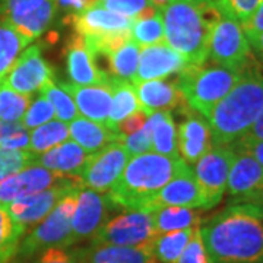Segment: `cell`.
<instances>
[{
	"label": "cell",
	"instance_id": "1",
	"mask_svg": "<svg viewBox=\"0 0 263 263\" xmlns=\"http://www.w3.org/2000/svg\"><path fill=\"white\" fill-rule=\"evenodd\" d=\"M212 263L263 262V209L240 202L199 227Z\"/></svg>",
	"mask_w": 263,
	"mask_h": 263
},
{
	"label": "cell",
	"instance_id": "2",
	"mask_svg": "<svg viewBox=\"0 0 263 263\" xmlns=\"http://www.w3.org/2000/svg\"><path fill=\"white\" fill-rule=\"evenodd\" d=\"M263 110V65L254 57L233 89L206 117L212 146H231L241 139Z\"/></svg>",
	"mask_w": 263,
	"mask_h": 263
},
{
	"label": "cell",
	"instance_id": "3",
	"mask_svg": "<svg viewBox=\"0 0 263 263\" xmlns=\"http://www.w3.org/2000/svg\"><path fill=\"white\" fill-rule=\"evenodd\" d=\"M165 43L187 65L208 62L211 35L221 12L208 0H174L161 9Z\"/></svg>",
	"mask_w": 263,
	"mask_h": 263
},
{
	"label": "cell",
	"instance_id": "4",
	"mask_svg": "<svg viewBox=\"0 0 263 263\" xmlns=\"http://www.w3.org/2000/svg\"><path fill=\"white\" fill-rule=\"evenodd\" d=\"M184 161L155 152L132 157L122 176L108 192V197L122 211L143 209L152 197L173 179Z\"/></svg>",
	"mask_w": 263,
	"mask_h": 263
},
{
	"label": "cell",
	"instance_id": "5",
	"mask_svg": "<svg viewBox=\"0 0 263 263\" xmlns=\"http://www.w3.org/2000/svg\"><path fill=\"white\" fill-rule=\"evenodd\" d=\"M241 78V70L222 66H186L179 73L177 85L189 107L206 119L216 104Z\"/></svg>",
	"mask_w": 263,
	"mask_h": 263
},
{
	"label": "cell",
	"instance_id": "6",
	"mask_svg": "<svg viewBox=\"0 0 263 263\" xmlns=\"http://www.w3.org/2000/svg\"><path fill=\"white\" fill-rule=\"evenodd\" d=\"M81 189H75L62 197L51 212L40 221L24 240H21L18 249L21 257H34L50 247H70L75 245L72 219Z\"/></svg>",
	"mask_w": 263,
	"mask_h": 263
},
{
	"label": "cell",
	"instance_id": "7",
	"mask_svg": "<svg viewBox=\"0 0 263 263\" xmlns=\"http://www.w3.org/2000/svg\"><path fill=\"white\" fill-rule=\"evenodd\" d=\"M254 59L241 24L221 13L211 35L208 60L233 70H243Z\"/></svg>",
	"mask_w": 263,
	"mask_h": 263
},
{
	"label": "cell",
	"instance_id": "8",
	"mask_svg": "<svg viewBox=\"0 0 263 263\" xmlns=\"http://www.w3.org/2000/svg\"><path fill=\"white\" fill-rule=\"evenodd\" d=\"M155 235V226L149 211L126 209L110 218L91 238L89 245L136 247L149 245Z\"/></svg>",
	"mask_w": 263,
	"mask_h": 263
},
{
	"label": "cell",
	"instance_id": "9",
	"mask_svg": "<svg viewBox=\"0 0 263 263\" xmlns=\"http://www.w3.org/2000/svg\"><path fill=\"white\" fill-rule=\"evenodd\" d=\"M56 13V0H0V18L31 43L47 31Z\"/></svg>",
	"mask_w": 263,
	"mask_h": 263
},
{
	"label": "cell",
	"instance_id": "10",
	"mask_svg": "<svg viewBox=\"0 0 263 263\" xmlns=\"http://www.w3.org/2000/svg\"><path fill=\"white\" fill-rule=\"evenodd\" d=\"M235 152L231 146H212L195 164V177L205 199V211L215 208L224 196Z\"/></svg>",
	"mask_w": 263,
	"mask_h": 263
},
{
	"label": "cell",
	"instance_id": "11",
	"mask_svg": "<svg viewBox=\"0 0 263 263\" xmlns=\"http://www.w3.org/2000/svg\"><path fill=\"white\" fill-rule=\"evenodd\" d=\"M51 81H54L53 67L43 56V48L38 44H32L21 53L8 75L0 82L8 85L18 94L34 97Z\"/></svg>",
	"mask_w": 263,
	"mask_h": 263
},
{
	"label": "cell",
	"instance_id": "12",
	"mask_svg": "<svg viewBox=\"0 0 263 263\" xmlns=\"http://www.w3.org/2000/svg\"><path fill=\"white\" fill-rule=\"evenodd\" d=\"M129 160L130 155L122 143L113 142L91 155L89 162L79 174V184L100 193L110 192Z\"/></svg>",
	"mask_w": 263,
	"mask_h": 263
},
{
	"label": "cell",
	"instance_id": "13",
	"mask_svg": "<svg viewBox=\"0 0 263 263\" xmlns=\"http://www.w3.org/2000/svg\"><path fill=\"white\" fill-rule=\"evenodd\" d=\"M70 183H78V181L44 167L31 165L0 181V205L6 206L8 203L21 197L34 195L53 186L70 184Z\"/></svg>",
	"mask_w": 263,
	"mask_h": 263
},
{
	"label": "cell",
	"instance_id": "14",
	"mask_svg": "<svg viewBox=\"0 0 263 263\" xmlns=\"http://www.w3.org/2000/svg\"><path fill=\"white\" fill-rule=\"evenodd\" d=\"M114 208L117 206L111 202L108 195L91 189H81L72 219L75 245L85 238H92L100 231V228L110 219L108 216Z\"/></svg>",
	"mask_w": 263,
	"mask_h": 263
},
{
	"label": "cell",
	"instance_id": "15",
	"mask_svg": "<svg viewBox=\"0 0 263 263\" xmlns=\"http://www.w3.org/2000/svg\"><path fill=\"white\" fill-rule=\"evenodd\" d=\"M162 206L193 208L205 211V199L196 177L189 164H183L179 173L148 202L143 211H154Z\"/></svg>",
	"mask_w": 263,
	"mask_h": 263
},
{
	"label": "cell",
	"instance_id": "16",
	"mask_svg": "<svg viewBox=\"0 0 263 263\" xmlns=\"http://www.w3.org/2000/svg\"><path fill=\"white\" fill-rule=\"evenodd\" d=\"M235 158L227 181V190L235 203H257L263 197V167L245 151H234Z\"/></svg>",
	"mask_w": 263,
	"mask_h": 263
},
{
	"label": "cell",
	"instance_id": "17",
	"mask_svg": "<svg viewBox=\"0 0 263 263\" xmlns=\"http://www.w3.org/2000/svg\"><path fill=\"white\" fill-rule=\"evenodd\" d=\"M177 111L183 117L177 127L180 158L189 165H193L212 148L211 129L206 119L193 111L187 104H183Z\"/></svg>",
	"mask_w": 263,
	"mask_h": 263
},
{
	"label": "cell",
	"instance_id": "18",
	"mask_svg": "<svg viewBox=\"0 0 263 263\" xmlns=\"http://www.w3.org/2000/svg\"><path fill=\"white\" fill-rule=\"evenodd\" d=\"M82 187L78 183L70 184H59L53 187L46 189L43 192H38L29 196L21 197L6 205V211L10 218L25 228L28 226L38 224L51 212V209L56 206V203L65 197L67 193L73 192L75 189Z\"/></svg>",
	"mask_w": 263,
	"mask_h": 263
},
{
	"label": "cell",
	"instance_id": "19",
	"mask_svg": "<svg viewBox=\"0 0 263 263\" xmlns=\"http://www.w3.org/2000/svg\"><path fill=\"white\" fill-rule=\"evenodd\" d=\"M66 24H70L75 34L84 38H98L111 35L123 31H129L132 18L114 13L95 5L84 12L65 16Z\"/></svg>",
	"mask_w": 263,
	"mask_h": 263
},
{
	"label": "cell",
	"instance_id": "20",
	"mask_svg": "<svg viewBox=\"0 0 263 263\" xmlns=\"http://www.w3.org/2000/svg\"><path fill=\"white\" fill-rule=\"evenodd\" d=\"M186 66L187 62L170 47L165 41L155 46L143 47L139 51V65L133 85L145 81L164 79L174 73L179 75L181 70L186 69Z\"/></svg>",
	"mask_w": 263,
	"mask_h": 263
},
{
	"label": "cell",
	"instance_id": "21",
	"mask_svg": "<svg viewBox=\"0 0 263 263\" xmlns=\"http://www.w3.org/2000/svg\"><path fill=\"white\" fill-rule=\"evenodd\" d=\"M66 70L72 84L79 86L110 84V79L95 65L84 38L78 34H73L66 46Z\"/></svg>",
	"mask_w": 263,
	"mask_h": 263
},
{
	"label": "cell",
	"instance_id": "22",
	"mask_svg": "<svg viewBox=\"0 0 263 263\" xmlns=\"http://www.w3.org/2000/svg\"><path fill=\"white\" fill-rule=\"evenodd\" d=\"M65 89L75 101L78 113L85 119L107 126L108 114L113 101V89L108 85L79 86L75 84H63Z\"/></svg>",
	"mask_w": 263,
	"mask_h": 263
},
{
	"label": "cell",
	"instance_id": "23",
	"mask_svg": "<svg viewBox=\"0 0 263 263\" xmlns=\"http://www.w3.org/2000/svg\"><path fill=\"white\" fill-rule=\"evenodd\" d=\"M135 91L141 104V108L151 116L158 111L177 110L186 104L177 81H164L154 79L135 84Z\"/></svg>",
	"mask_w": 263,
	"mask_h": 263
},
{
	"label": "cell",
	"instance_id": "24",
	"mask_svg": "<svg viewBox=\"0 0 263 263\" xmlns=\"http://www.w3.org/2000/svg\"><path fill=\"white\" fill-rule=\"evenodd\" d=\"M91 155L92 154L85 152L76 142L66 141L41 155H35L34 165L60 173L79 183V174L89 162Z\"/></svg>",
	"mask_w": 263,
	"mask_h": 263
},
{
	"label": "cell",
	"instance_id": "25",
	"mask_svg": "<svg viewBox=\"0 0 263 263\" xmlns=\"http://www.w3.org/2000/svg\"><path fill=\"white\" fill-rule=\"evenodd\" d=\"M75 252L79 263H158L149 245L136 247L89 245L78 247Z\"/></svg>",
	"mask_w": 263,
	"mask_h": 263
},
{
	"label": "cell",
	"instance_id": "26",
	"mask_svg": "<svg viewBox=\"0 0 263 263\" xmlns=\"http://www.w3.org/2000/svg\"><path fill=\"white\" fill-rule=\"evenodd\" d=\"M69 136L88 154H95L113 142L122 141V138L105 124L91 122L85 117H78L69 123Z\"/></svg>",
	"mask_w": 263,
	"mask_h": 263
},
{
	"label": "cell",
	"instance_id": "27",
	"mask_svg": "<svg viewBox=\"0 0 263 263\" xmlns=\"http://www.w3.org/2000/svg\"><path fill=\"white\" fill-rule=\"evenodd\" d=\"M152 126V151L168 158H179L177 126L171 111H158L148 117Z\"/></svg>",
	"mask_w": 263,
	"mask_h": 263
},
{
	"label": "cell",
	"instance_id": "28",
	"mask_svg": "<svg viewBox=\"0 0 263 263\" xmlns=\"http://www.w3.org/2000/svg\"><path fill=\"white\" fill-rule=\"evenodd\" d=\"M151 214L155 226V234L196 228L202 224L200 209L193 208L162 206L151 211Z\"/></svg>",
	"mask_w": 263,
	"mask_h": 263
},
{
	"label": "cell",
	"instance_id": "29",
	"mask_svg": "<svg viewBox=\"0 0 263 263\" xmlns=\"http://www.w3.org/2000/svg\"><path fill=\"white\" fill-rule=\"evenodd\" d=\"M130 38L141 48L165 41L161 9L151 6L132 19Z\"/></svg>",
	"mask_w": 263,
	"mask_h": 263
},
{
	"label": "cell",
	"instance_id": "30",
	"mask_svg": "<svg viewBox=\"0 0 263 263\" xmlns=\"http://www.w3.org/2000/svg\"><path fill=\"white\" fill-rule=\"evenodd\" d=\"M110 86L113 89V101L108 114L107 127L113 130L114 127L127 119L133 113L142 110L138 95L135 91V85L132 82L120 81V79H110Z\"/></svg>",
	"mask_w": 263,
	"mask_h": 263
},
{
	"label": "cell",
	"instance_id": "31",
	"mask_svg": "<svg viewBox=\"0 0 263 263\" xmlns=\"http://www.w3.org/2000/svg\"><path fill=\"white\" fill-rule=\"evenodd\" d=\"M199 227L187 228L180 231H171L164 234H157L149 243L154 257L158 263H174L184 252L186 246L192 240Z\"/></svg>",
	"mask_w": 263,
	"mask_h": 263
},
{
	"label": "cell",
	"instance_id": "32",
	"mask_svg": "<svg viewBox=\"0 0 263 263\" xmlns=\"http://www.w3.org/2000/svg\"><path fill=\"white\" fill-rule=\"evenodd\" d=\"M31 44L28 38L21 35L6 21L0 18V81L8 75L21 53Z\"/></svg>",
	"mask_w": 263,
	"mask_h": 263
},
{
	"label": "cell",
	"instance_id": "33",
	"mask_svg": "<svg viewBox=\"0 0 263 263\" xmlns=\"http://www.w3.org/2000/svg\"><path fill=\"white\" fill-rule=\"evenodd\" d=\"M139 51H141V47L132 38H129L117 50L110 53L108 63H110L111 79L114 78V79H120V81L133 84L136 72H138V65H139Z\"/></svg>",
	"mask_w": 263,
	"mask_h": 263
},
{
	"label": "cell",
	"instance_id": "34",
	"mask_svg": "<svg viewBox=\"0 0 263 263\" xmlns=\"http://www.w3.org/2000/svg\"><path fill=\"white\" fill-rule=\"evenodd\" d=\"M69 138V126L60 120H51L29 132V152L41 155Z\"/></svg>",
	"mask_w": 263,
	"mask_h": 263
},
{
	"label": "cell",
	"instance_id": "35",
	"mask_svg": "<svg viewBox=\"0 0 263 263\" xmlns=\"http://www.w3.org/2000/svg\"><path fill=\"white\" fill-rule=\"evenodd\" d=\"M25 227L15 222L6 208L0 205V263H9L18 254L19 243L25 234Z\"/></svg>",
	"mask_w": 263,
	"mask_h": 263
},
{
	"label": "cell",
	"instance_id": "36",
	"mask_svg": "<svg viewBox=\"0 0 263 263\" xmlns=\"http://www.w3.org/2000/svg\"><path fill=\"white\" fill-rule=\"evenodd\" d=\"M40 94L44 95L48 103L51 104L57 120L67 124L79 117L75 101L70 97V94L66 91L63 84H57L56 81H51L40 91Z\"/></svg>",
	"mask_w": 263,
	"mask_h": 263
},
{
	"label": "cell",
	"instance_id": "37",
	"mask_svg": "<svg viewBox=\"0 0 263 263\" xmlns=\"http://www.w3.org/2000/svg\"><path fill=\"white\" fill-rule=\"evenodd\" d=\"M32 97L18 94L0 82V122H21Z\"/></svg>",
	"mask_w": 263,
	"mask_h": 263
},
{
	"label": "cell",
	"instance_id": "38",
	"mask_svg": "<svg viewBox=\"0 0 263 263\" xmlns=\"http://www.w3.org/2000/svg\"><path fill=\"white\" fill-rule=\"evenodd\" d=\"M0 148L9 151L29 149V130L21 122H0Z\"/></svg>",
	"mask_w": 263,
	"mask_h": 263
},
{
	"label": "cell",
	"instance_id": "39",
	"mask_svg": "<svg viewBox=\"0 0 263 263\" xmlns=\"http://www.w3.org/2000/svg\"><path fill=\"white\" fill-rule=\"evenodd\" d=\"M35 155L29 151H9L0 148V181L34 165Z\"/></svg>",
	"mask_w": 263,
	"mask_h": 263
},
{
	"label": "cell",
	"instance_id": "40",
	"mask_svg": "<svg viewBox=\"0 0 263 263\" xmlns=\"http://www.w3.org/2000/svg\"><path fill=\"white\" fill-rule=\"evenodd\" d=\"M54 110L51 104L48 103L44 95H38L35 100H31V104L27 108V111L22 117V126L28 130H32L35 127H40L46 123L51 122L54 119Z\"/></svg>",
	"mask_w": 263,
	"mask_h": 263
},
{
	"label": "cell",
	"instance_id": "41",
	"mask_svg": "<svg viewBox=\"0 0 263 263\" xmlns=\"http://www.w3.org/2000/svg\"><path fill=\"white\" fill-rule=\"evenodd\" d=\"M120 143L124 146V149L129 152L130 157L142 155V154L152 151V126H151L149 120H146L145 126L141 130L123 138Z\"/></svg>",
	"mask_w": 263,
	"mask_h": 263
},
{
	"label": "cell",
	"instance_id": "42",
	"mask_svg": "<svg viewBox=\"0 0 263 263\" xmlns=\"http://www.w3.org/2000/svg\"><path fill=\"white\" fill-rule=\"evenodd\" d=\"M263 0H222L221 13L230 15L245 25L260 6Z\"/></svg>",
	"mask_w": 263,
	"mask_h": 263
},
{
	"label": "cell",
	"instance_id": "43",
	"mask_svg": "<svg viewBox=\"0 0 263 263\" xmlns=\"http://www.w3.org/2000/svg\"><path fill=\"white\" fill-rule=\"evenodd\" d=\"M97 5L104 9L111 10L114 13L132 19L152 6L149 0H105V2H98Z\"/></svg>",
	"mask_w": 263,
	"mask_h": 263
},
{
	"label": "cell",
	"instance_id": "44",
	"mask_svg": "<svg viewBox=\"0 0 263 263\" xmlns=\"http://www.w3.org/2000/svg\"><path fill=\"white\" fill-rule=\"evenodd\" d=\"M174 263H212L199 228L195 231V234L189 241V245L186 246L184 252Z\"/></svg>",
	"mask_w": 263,
	"mask_h": 263
},
{
	"label": "cell",
	"instance_id": "45",
	"mask_svg": "<svg viewBox=\"0 0 263 263\" xmlns=\"http://www.w3.org/2000/svg\"><path fill=\"white\" fill-rule=\"evenodd\" d=\"M31 263H79L75 249L67 247H50L47 250L34 256Z\"/></svg>",
	"mask_w": 263,
	"mask_h": 263
},
{
	"label": "cell",
	"instance_id": "46",
	"mask_svg": "<svg viewBox=\"0 0 263 263\" xmlns=\"http://www.w3.org/2000/svg\"><path fill=\"white\" fill-rule=\"evenodd\" d=\"M146 120H148V114L145 113L143 110H139V111L129 116L127 119H124L123 122L119 123L113 130L123 139V138L129 136V135L135 133V132L141 130L142 127L145 126Z\"/></svg>",
	"mask_w": 263,
	"mask_h": 263
},
{
	"label": "cell",
	"instance_id": "47",
	"mask_svg": "<svg viewBox=\"0 0 263 263\" xmlns=\"http://www.w3.org/2000/svg\"><path fill=\"white\" fill-rule=\"evenodd\" d=\"M97 3L98 0H56L57 10H63L66 16L84 12L85 9L95 6Z\"/></svg>",
	"mask_w": 263,
	"mask_h": 263
},
{
	"label": "cell",
	"instance_id": "48",
	"mask_svg": "<svg viewBox=\"0 0 263 263\" xmlns=\"http://www.w3.org/2000/svg\"><path fill=\"white\" fill-rule=\"evenodd\" d=\"M234 151H245L263 167V141H237L231 145Z\"/></svg>",
	"mask_w": 263,
	"mask_h": 263
},
{
	"label": "cell",
	"instance_id": "49",
	"mask_svg": "<svg viewBox=\"0 0 263 263\" xmlns=\"http://www.w3.org/2000/svg\"><path fill=\"white\" fill-rule=\"evenodd\" d=\"M243 27L245 34H259L263 32V2L260 3V6L257 8V10L253 13V16L246 22Z\"/></svg>",
	"mask_w": 263,
	"mask_h": 263
},
{
	"label": "cell",
	"instance_id": "50",
	"mask_svg": "<svg viewBox=\"0 0 263 263\" xmlns=\"http://www.w3.org/2000/svg\"><path fill=\"white\" fill-rule=\"evenodd\" d=\"M246 37L249 40V44H250L253 56H256V60L263 65V32L246 34Z\"/></svg>",
	"mask_w": 263,
	"mask_h": 263
},
{
	"label": "cell",
	"instance_id": "51",
	"mask_svg": "<svg viewBox=\"0 0 263 263\" xmlns=\"http://www.w3.org/2000/svg\"><path fill=\"white\" fill-rule=\"evenodd\" d=\"M238 141H263V110L259 114L257 120L253 123V126L250 127V130Z\"/></svg>",
	"mask_w": 263,
	"mask_h": 263
},
{
	"label": "cell",
	"instance_id": "52",
	"mask_svg": "<svg viewBox=\"0 0 263 263\" xmlns=\"http://www.w3.org/2000/svg\"><path fill=\"white\" fill-rule=\"evenodd\" d=\"M149 2L152 6H155V8H158V9H162L164 6H167L168 3L174 2V0H149Z\"/></svg>",
	"mask_w": 263,
	"mask_h": 263
},
{
	"label": "cell",
	"instance_id": "53",
	"mask_svg": "<svg viewBox=\"0 0 263 263\" xmlns=\"http://www.w3.org/2000/svg\"><path fill=\"white\" fill-rule=\"evenodd\" d=\"M208 2H211V3H214L218 10L221 12V6H222V0H208Z\"/></svg>",
	"mask_w": 263,
	"mask_h": 263
},
{
	"label": "cell",
	"instance_id": "54",
	"mask_svg": "<svg viewBox=\"0 0 263 263\" xmlns=\"http://www.w3.org/2000/svg\"><path fill=\"white\" fill-rule=\"evenodd\" d=\"M256 205H259V206H262V209H263V197H262V199H260V200H259V202H257V203H256Z\"/></svg>",
	"mask_w": 263,
	"mask_h": 263
},
{
	"label": "cell",
	"instance_id": "55",
	"mask_svg": "<svg viewBox=\"0 0 263 263\" xmlns=\"http://www.w3.org/2000/svg\"><path fill=\"white\" fill-rule=\"evenodd\" d=\"M98 2H105V0H98Z\"/></svg>",
	"mask_w": 263,
	"mask_h": 263
},
{
	"label": "cell",
	"instance_id": "56",
	"mask_svg": "<svg viewBox=\"0 0 263 263\" xmlns=\"http://www.w3.org/2000/svg\"><path fill=\"white\" fill-rule=\"evenodd\" d=\"M257 263H263V262H257Z\"/></svg>",
	"mask_w": 263,
	"mask_h": 263
},
{
	"label": "cell",
	"instance_id": "57",
	"mask_svg": "<svg viewBox=\"0 0 263 263\" xmlns=\"http://www.w3.org/2000/svg\"><path fill=\"white\" fill-rule=\"evenodd\" d=\"M9 263H12V262H9ZM16 263H18V262H16Z\"/></svg>",
	"mask_w": 263,
	"mask_h": 263
}]
</instances>
